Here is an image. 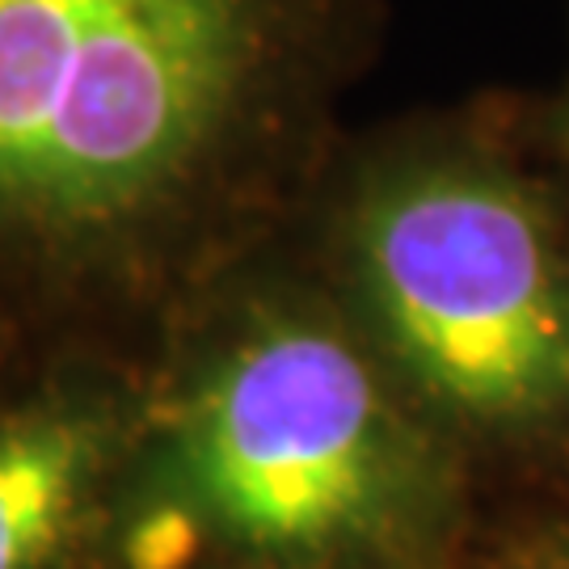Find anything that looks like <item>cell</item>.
<instances>
[{
  "label": "cell",
  "instance_id": "6da1fadb",
  "mask_svg": "<svg viewBox=\"0 0 569 569\" xmlns=\"http://www.w3.org/2000/svg\"><path fill=\"white\" fill-rule=\"evenodd\" d=\"M385 0H0V305L26 342L136 363L300 224Z\"/></svg>",
  "mask_w": 569,
  "mask_h": 569
},
{
  "label": "cell",
  "instance_id": "7a4b0ae2",
  "mask_svg": "<svg viewBox=\"0 0 569 569\" xmlns=\"http://www.w3.org/2000/svg\"><path fill=\"white\" fill-rule=\"evenodd\" d=\"M140 443L244 561L376 566L448 515V435L397 385L296 228L190 296L143 355Z\"/></svg>",
  "mask_w": 569,
  "mask_h": 569
},
{
  "label": "cell",
  "instance_id": "3957f363",
  "mask_svg": "<svg viewBox=\"0 0 569 569\" xmlns=\"http://www.w3.org/2000/svg\"><path fill=\"white\" fill-rule=\"evenodd\" d=\"M540 102L477 93L346 131L300 216L329 291L443 435L569 427V194Z\"/></svg>",
  "mask_w": 569,
  "mask_h": 569
},
{
  "label": "cell",
  "instance_id": "277c9868",
  "mask_svg": "<svg viewBox=\"0 0 569 569\" xmlns=\"http://www.w3.org/2000/svg\"><path fill=\"white\" fill-rule=\"evenodd\" d=\"M140 363L60 350L0 385V569H81L140 451Z\"/></svg>",
  "mask_w": 569,
  "mask_h": 569
},
{
  "label": "cell",
  "instance_id": "5b68a950",
  "mask_svg": "<svg viewBox=\"0 0 569 569\" xmlns=\"http://www.w3.org/2000/svg\"><path fill=\"white\" fill-rule=\"evenodd\" d=\"M540 127H545V140L552 143L557 161L566 164V173H569V63H566L561 84L540 102Z\"/></svg>",
  "mask_w": 569,
  "mask_h": 569
},
{
  "label": "cell",
  "instance_id": "8992f818",
  "mask_svg": "<svg viewBox=\"0 0 569 569\" xmlns=\"http://www.w3.org/2000/svg\"><path fill=\"white\" fill-rule=\"evenodd\" d=\"M26 350H30L26 333H21L18 321L9 317V308L0 305V385H4V380L26 363Z\"/></svg>",
  "mask_w": 569,
  "mask_h": 569
},
{
  "label": "cell",
  "instance_id": "52a82bcc",
  "mask_svg": "<svg viewBox=\"0 0 569 569\" xmlns=\"http://www.w3.org/2000/svg\"><path fill=\"white\" fill-rule=\"evenodd\" d=\"M545 569H569V540H561V545H557V549L549 552Z\"/></svg>",
  "mask_w": 569,
  "mask_h": 569
},
{
  "label": "cell",
  "instance_id": "ba28073f",
  "mask_svg": "<svg viewBox=\"0 0 569 569\" xmlns=\"http://www.w3.org/2000/svg\"><path fill=\"white\" fill-rule=\"evenodd\" d=\"M249 569H283V566H258V561H249Z\"/></svg>",
  "mask_w": 569,
  "mask_h": 569
}]
</instances>
